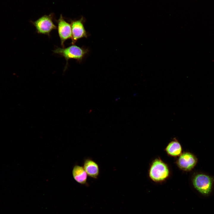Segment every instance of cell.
I'll use <instances>...</instances> for the list:
<instances>
[{
    "label": "cell",
    "mask_w": 214,
    "mask_h": 214,
    "mask_svg": "<svg viewBox=\"0 0 214 214\" xmlns=\"http://www.w3.org/2000/svg\"><path fill=\"white\" fill-rule=\"evenodd\" d=\"M213 180L212 179L204 174L196 175L193 180L194 186L201 193L207 194L211 191Z\"/></svg>",
    "instance_id": "4"
},
{
    "label": "cell",
    "mask_w": 214,
    "mask_h": 214,
    "mask_svg": "<svg viewBox=\"0 0 214 214\" xmlns=\"http://www.w3.org/2000/svg\"><path fill=\"white\" fill-rule=\"evenodd\" d=\"M196 162L197 159L190 152H185L182 153L179 156L176 163L180 169L188 171L192 169Z\"/></svg>",
    "instance_id": "6"
},
{
    "label": "cell",
    "mask_w": 214,
    "mask_h": 214,
    "mask_svg": "<svg viewBox=\"0 0 214 214\" xmlns=\"http://www.w3.org/2000/svg\"><path fill=\"white\" fill-rule=\"evenodd\" d=\"M72 173L73 178L77 182L82 185L86 183L88 175L83 167L78 165H75Z\"/></svg>",
    "instance_id": "9"
},
{
    "label": "cell",
    "mask_w": 214,
    "mask_h": 214,
    "mask_svg": "<svg viewBox=\"0 0 214 214\" xmlns=\"http://www.w3.org/2000/svg\"><path fill=\"white\" fill-rule=\"evenodd\" d=\"M53 51L54 53L59 54L64 58L67 62L65 68V70L69 59H76L79 62H81L87 54L88 50L73 45L66 48H57Z\"/></svg>",
    "instance_id": "2"
},
{
    "label": "cell",
    "mask_w": 214,
    "mask_h": 214,
    "mask_svg": "<svg viewBox=\"0 0 214 214\" xmlns=\"http://www.w3.org/2000/svg\"><path fill=\"white\" fill-rule=\"evenodd\" d=\"M70 25L72 34L71 43L72 44L74 45L80 38L87 37V34L84 26L83 19L71 21Z\"/></svg>",
    "instance_id": "7"
},
{
    "label": "cell",
    "mask_w": 214,
    "mask_h": 214,
    "mask_svg": "<svg viewBox=\"0 0 214 214\" xmlns=\"http://www.w3.org/2000/svg\"><path fill=\"white\" fill-rule=\"evenodd\" d=\"M169 174V169L166 163L159 158L153 160L149 171V176L153 181L162 182L168 177Z\"/></svg>",
    "instance_id": "1"
},
{
    "label": "cell",
    "mask_w": 214,
    "mask_h": 214,
    "mask_svg": "<svg viewBox=\"0 0 214 214\" xmlns=\"http://www.w3.org/2000/svg\"><path fill=\"white\" fill-rule=\"evenodd\" d=\"M57 23L58 33L61 45L62 48H64V43L65 41L72 38L71 25L64 20L62 15H60L59 19L57 21Z\"/></svg>",
    "instance_id": "5"
},
{
    "label": "cell",
    "mask_w": 214,
    "mask_h": 214,
    "mask_svg": "<svg viewBox=\"0 0 214 214\" xmlns=\"http://www.w3.org/2000/svg\"><path fill=\"white\" fill-rule=\"evenodd\" d=\"M83 167L89 176L94 179L97 178L99 174V168L95 162L90 159H86Z\"/></svg>",
    "instance_id": "8"
},
{
    "label": "cell",
    "mask_w": 214,
    "mask_h": 214,
    "mask_svg": "<svg viewBox=\"0 0 214 214\" xmlns=\"http://www.w3.org/2000/svg\"><path fill=\"white\" fill-rule=\"evenodd\" d=\"M53 15H44L34 21L31 22L35 27L37 32L49 36L51 32L56 29L53 21Z\"/></svg>",
    "instance_id": "3"
},
{
    "label": "cell",
    "mask_w": 214,
    "mask_h": 214,
    "mask_svg": "<svg viewBox=\"0 0 214 214\" xmlns=\"http://www.w3.org/2000/svg\"><path fill=\"white\" fill-rule=\"evenodd\" d=\"M166 153L172 157L179 156L182 153V147L180 142L176 139L170 142L165 149Z\"/></svg>",
    "instance_id": "10"
}]
</instances>
